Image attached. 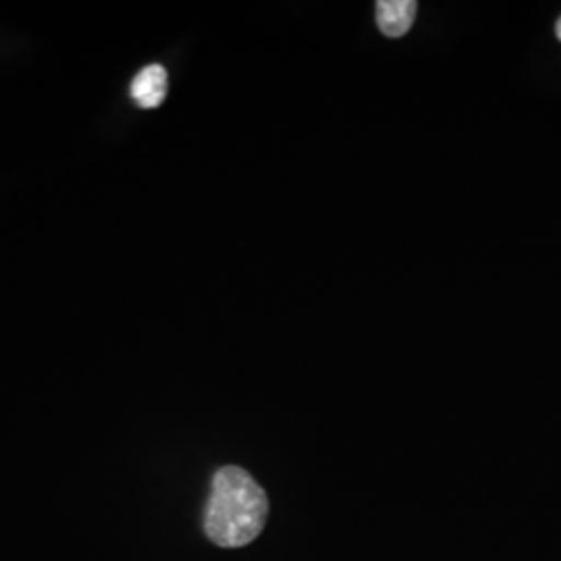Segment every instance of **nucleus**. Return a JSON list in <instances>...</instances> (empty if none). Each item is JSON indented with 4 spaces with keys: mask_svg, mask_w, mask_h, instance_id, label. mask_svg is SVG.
Masks as SVG:
<instances>
[{
    "mask_svg": "<svg viewBox=\"0 0 561 561\" xmlns=\"http://www.w3.org/2000/svg\"><path fill=\"white\" fill-rule=\"evenodd\" d=\"M419 4L414 0H381L377 2V23L385 36L401 38L410 32Z\"/></svg>",
    "mask_w": 561,
    "mask_h": 561,
    "instance_id": "obj_2",
    "label": "nucleus"
},
{
    "mask_svg": "<svg viewBox=\"0 0 561 561\" xmlns=\"http://www.w3.org/2000/svg\"><path fill=\"white\" fill-rule=\"evenodd\" d=\"M556 34H558V38L561 41V20L558 21V27H556Z\"/></svg>",
    "mask_w": 561,
    "mask_h": 561,
    "instance_id": "obj_4",
    "label": "nucleus"
},
{
    "mask_svg": "<svg viewBox=\"0 0 561 561\" xmlns=\"http://www.w3.org/2000/svg\"><path fill=\"white\" fill-rule=\"evenodd\" d=\"M167 69L162 65H148L131 83V99L138 102L140 108H157L167 99Z\"/></svg>",
    "mask_w": 561,
    "mask_h": 561,
    "instance_id": "obj_3",
    "label": "nucleus"
},
{
    "mask_svg": "<svg viewBox=\"0 0 561 561\" xmlns=\"http://www.w3.org/2000/svg\"><path fill=\"white\" fill-rule=\"evenodd\" d=\"M268 518L266 493L240 466H225L215 479L204 514L206 537L225 549L254 541Z\"/></svg>",
    "mask_w": 561,
    "mask_h": 561,
    "instance_id": "obj_1",
    "label": "nucleus"
}]
</instances>
